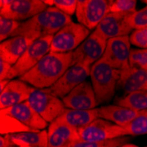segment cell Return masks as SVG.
<instances>
[{
	"instance_id": "f546056e",
	"label": "cell",
	"mask_w": 147,
	"mask_h": 147,
	"mask_svg": "<svg viewBox=\"0 0 147 147\" xmlns=\"http://www.w3.org/2000/svg\"><path fill=\"white\" fill-rule=\"evenodd\" d=\"M136 0H115L109 1V12L132 13L136 11Z\"/></svg>"
},
{
	"instance_id": "277c9868",
	"label": "cell",
	"mask_w": 147,
	"mask_h": 147,
	"mask_svg": "<svg viewBox=\"0 0 147 147\" xmlns=\"http://www.w3.org/2000/svg\"><path fill=\"white\" fill-rule=\"evenodd\" d=\"M53 36H47L37 39L25 51L18 62L11 66V69L6 77L7 80L17 77H22L41 61L50 52Z\"/></svg>"
},
{
	"instance_id": "8992f818",
	"label": "cell",
	"mask_w": 147,
	"mask_h": 147,
	"mask_svg": "<svg viewBox=\"0 0 147 147\" xmlns=\"http://www.w3.org/2000/svg\"><path fill=\"white\" fill-rule=\"evenodd\" d=\"M28 102L47 123H50L66 109L63 100L52 94L48 89H34L28 99Z\"/></svg>"
},
{
	"instance_id": "4dcf8cb0",
	"label": "cell",
	"mask_w": 147,
	"mask_h": 147,
	"mask_svg": "<svg viewBox=\"0 0 147 147\" xmlns=\"http://www.w3.org/2000/svg\"><path fill=\"white\" fill-rule=\"evenodd\" d=\"M129 42L139 49H147V28L133 31L129 35Z\"/></svg>"
},
{
	"instance_id": "74e56055",
	"label": "cell",
	"mask_w": 147,
	"mask_h": 147,
	"mask_svg": "<svg viewBox=\"0 0 147 147\" xmlns=\"http://www.w3.org/2000/svg\"><path fill=\"white\" fill-rule=\"evenodd\" d=\"M143 3H145L146 5H147V0H143V1H142Z\"/></svg>"
},
{
	"instance_id": "7a4b0ae2",
	"label": "cell",
	"mask_w": 147,
	"mask_h": 147,
	"mask_svg": "<svg viewBox=\"0 0 147 147\" xmlns=\"http://www.w3.org/2000/svg\"><path fill=\"white\" fill-rule=\"evenodd\" d=\"M71 17L57 7H48L32 19L21 22L13 36H24L32 41L47 36H54L64 26L70 24Z\"/></svg>"
},
{
	"instance_id": "52a82bcc",
	"label": "cell",
	"mask_w": 147,
	"mask_h": 147,
	"mask_svg": "<svg viewBox=\"0 0 147 147\" xmlns=\"http://www.w3.org/2000/svg\"><path fill=\"white\" fill-rule=\"evenodd\" d=\"M107 42L102 36L92 31L90 35L78 46L73 52L72 65L81 64L91 68L97 61H99L106 49Z\"/></svg>"
},
{
	"instance_id": "484cf974",
	"label": "cell",
	"mask_w": 147,
	"mask_h": 147,
	"mask_svg": "<svg viewBox=\"0 0 147 147\" xmlns=\"http://www.w3.org/2000/svg\"><path fill=\"white\" fill-rule=\"evenodd\" d=\"M126 140L127 138H119L101 142H89L79 139L71 143L67 147H121Z\"/></svg>"
},
{
	"instance_id": "e0dca14e",
	"label": "cell",
	"mask_w": 147,
	"mask_h": 147,
	"mask_svg": "<svg viewBox=\"0 0 147 147\" xmlns=\"http://www.w3.org/2000/svg\"><path fill=\"white\" fill-rule=\"evenodd\" d=\"M79 139L77 129L58 119L52 122L48 128V147H67Z\"/></svg>"
},
{
	"instance_id": "836d02e7",
	"label": "cell",
	"mask_w": 147,
	"mask_h": 147,
	"mask_svg": "<svg viewBox=\"0 0 147 147\" xmlns=\"http://www.w3.org/2000/svg\"><path fill=\"white\" fill-rule=\"evenodd\" d=\"M12 144L10 142V140L5 136H1L0 138V147H12Z\"/></svg>"
},
{
	"instance_id": "4316f807",
	"label": "cell",
	"mask_w": 147,
	"mask_h": 147,
	"mask_svg": "<svg viewBox=\"0 0 147 147\" xmlns=\"http://www.w3.org/2000/svg\"><path fill=\"white\" fill-rule=\"evenodd\" d=\"M20 22L7 19L5 17H0V41L4 42L11 38L12 34L20 28Z\"/></svg>"
},
{
	"instance_id": "8fae6325",
	"label": "cell",
	"mask_w": 147,
	"mask_h": 147,
	"mask_svg": "<svg viewBox=\"0 0 147 147\" xmlns=\"http://www.w3.org/2000/svg\"><path fill=\"white\" fill-rule=\"evenodd\" d=\"M130 50L129 35L109 39L100 60L116 70L123 71L129 67Z\"/></svg>"
},
{
	"instance_id": "d590c367",
	"label": "cell",
	"mask_w": 147,
	"mask_h": 147,
	"mask_svg": "<svg viewBox=\"0 0 147 147\" xmlns=\"http://www.w3.org/2000/svg\"><path fill=\"white\" fill-rule=\"evenodd\" d=\"M43 3L47 5H54V3H55V0H42Z\"/></svg>"
},
{
	"instance_id": "7c38bea8",
	"label": "cell",
	"mask_w": 147,
	"mask_h": 147,
	"mask_svg": "<svg viewBox=\"0 0 147 147\" xmlns=\"http://www.w3.org/2000/svg\"><path fill=\"white\" fill-rule=\"evenodd\" d=\"M90 71L91 68L84 65L74 64L63 73L54 85L47 89L52 94L63 99L67 96L76 86L86 81V78L90 76Z\"/></svg>"
},
{
	"instance_id": "8d00e7d4",
	"label": "cell",
	"mask_w": 147,
	"mask_h": 147,
	"mask_svg": "<svg viewBox=\"0 0 147 147\" xmlns=\"http://www.w3.org/2000/svg\"><path fill=\"white\" fill-rule=\"evenodd\" d=\"M121 147H138V145H135V144H124Z\"/></svg>"
},
{
	"instance_id": "4fadbf2b",
	"label": "cell",
	"mask_w": 147,
	"mask_h": 147,
	"mask_svg": "<svg viewBox=\"0 0 147 147\" xmlns=\"http://www.w3.org/2000/svg\"><path fill=\"white\" fill-rule=\"evenodd\" d=\"M129 14L130 13L109 12L100 21L94 31L107 41L116 37L127 36L133 30L128 22Z\"/></svg>"
},
{
	"instance_id": "603a6c76",
	"label": "cell",
	"mask_w": 147,
	"mask_h": 147,
	"mask_svg": "<svg viewBox=\"0 0 147 147\" xmlns=\"http://www.w3.org/2000/svg\"><path fill=\"white\" fill-rule=\"evenodd\" d=\"M116 105L137 111L147 109V91H138L128 93L126 96L119 99Z\"/></svg>"
},
{
	"instance_id": "3957f363",
	"label": "cell",
	"mask_w": 147,
	"mask_h": 147,
	"mask_svg": "<svg viewBox=\"0 0 147 147\" xmlns=\"http://www.w3.org/2000/svg\"><path fill=\"white\" fill-rule=\"evenodd\" d=\"M120 75L121 71L111 67L100 59L91 67V84L98 105L109 102L113 98Z\"/></svg>"
},
{
	"instance_id": "9c48e42d",
	"label": "cell",
	"mask_w": 147,
	"mask_h": 147,
	"mask_svg": "<svg viewBox=\"0 0 147 147\" xmlns=\"http://www.w3.org/2000/svg\"><path fill=\"white\" fill-rule=\"evenodd\" d=\"M78 135L81 140L89 142H101L128 136L124 127L101 118H97L88 126L79 129Z\"/></svg>"
},
{
	"instance_id": "5bb4252c",
	"label": "cell",
	"mask_w": 147,
	"mask_h": 147,
	"mask_svg": "<svg viewBox=\"0 0 147 147\" xmlns=\"http://www.w3.org/2000/svg\"><path fill=\"white\" fill-rule=\"evenodd\" d=\"M62 100L65 108L70 109H94L98 105L92 86L86 80L76 86Z\"/></svg>"
},
{
	"instance_id": "1f68e13d",
	"label": "cell",
	"mask_w": 147,
	"mask_h": 147,
	"mask_svg": "<svg viewBox=\"0 0 147 147\" xmlns=\"http://www.w3.org/2000/svg\"><path fill=\"white\" fill-rule=\"evenodd\" d=\"M54 5L66 15L71 16L76 13L78 0H55Z\"/></svg>"
},
{
	"instance_id": "d6a6232c",
	"label": "cell",
	"mask_w": 147,
	"mask_h": 147,
	"mask_svg": "<svg viewBox=\"0 0 147 147\" xmlns=\"http://www.w3.org/2000/svg\"><path fill=\"white\" fill-rule=\"evenodd\" d=\"M11 66L12 65H11L10 63L0 59V80L6 79V77L11 69Z\"/></svg>"
},
{
	"instance_id": "d6986e66",
	"label": "cell",
	"mask_w": 147,
	"mask_h": 147,
	"mask_svg": "<svg viewBox=\"0 0 147 147\" xmlns=\"http://www.w3.org/2000/svg\"><path fill=\"white\" fill-rule=\"evenodd\" d=\"M117 86L125 92L147 91V71L131 67L121 71Z\"/></svg>"
},
{
	"instance_id": "6da1fadb",
	"label": "cell",
	"mask_w": 147,
	"mask_h": 147,
	"mask_svg": "<svg viewBox=\"0 0 147 147\" xmlns=\"http://www.w3.org/2000/svg\"><path fill=\"white\" fill-rule=\"evenodd\" d=\"M73 54L49 53L33 69L20 78L35 89H47L54 85L71 66Z\"/></svg>"
},
{
	"instance_id": "ffe728a7",
	"label": "cell",
	"mask_w": 147,
	"mask_h": 147,
	"mask_svg": "<svg viewBox=\"0 0 147 147\" xmlns=\"http://www.w3.org/2000/svg\"><path fill=\"white\" fill-rule=\"evenodd\" d=\"M139 111L124 108L119 105H109L98 109L99 118L114 123L116 125L125 127L138 115Z\"/></svg>"
},
{
	"instance_id": "7402d4cb",
	"label": "cell",
	"mask_w": 147,
	"mask_h": 147,
	"mask_svg": "<svg viewBox=\"0 0 147 147\" xmlns=\"http://www.w3.org/2000/svg\"><path fill=\"white\" fill-rule=\"evenodd\" d=\"M12 145L18 147H48V131L20 132L5 135Z\"/></svg>"
},
{
	"instance_id": "ba28073f",
	"label": "cell",
	"mask_w": 147,
	"mask_h": 147,
	"mask_svg": "<svg viewBox=\"0 0 147 147\" xmlns=\"http://www.w3.org/2000/svg\"><path fill=\"white\" fill-rule=\"evenodd\" d=\"M48 8L42 0H2L0 1L1 16L20 20H28Z\"/></svg>"
},
{
	"instance_id": "44dd1931",
	"label": "cell",
	"mask_w": 147,
	"mask_h": 147,
	"mask_svg": "<svg viewBox=\"0 0 147 147\" xmlns=\"http://www.w3.org/2000/svg\"><path fill=\"white\" fill-rule=\"evenodd\" d=\"M97 118H99L98 109L88 110L66 109L57 119L78 130L88 126Z\"/></svg>"
},
{
	"instance_id": "cb8c5ba5",
	"label": "cell",
	"mask_w": 147,
	"mask_h": 147,
	"mask_svg": "<svg viewBox=\"0 0 147 147\" xmlns=\"http://www.w3.org/2000/svg\"><path fill=\"white\" fill-rule=\"evenodd\" d=\"M34 131L26 126L19 120L8 115L1 114V135H10V134H16L20 132H31ZM41 131V130H40ZM37 132V131H36Z\"/></svg>"
},
{
	"instance_id": "e575fe53",
	"label": "cell",
	"mask_w": 147,
	"mask_h": 147,
	"mask_svg": "<svg viewBox=\"0 0 147 147\" xmlns=\"http://www.w3.org/2000/svg\"><path fill=\"white\" fill-rule=\"evenodd\" d=\"M9 81H10V80H7V79L0 80V92H1L5 88V86H7V84L9 83Z\"/></svg>"
},
{
	"instance_id": "f1b7e54d",
	"label": "cell",
	"mask_w": 147,
	"mask_h": 147,
	"mask_svg": "<svg viewBox=\"0 0 147 147\" xmlns=\"http://www.w3.org/2000/svg\"><path fill=\"white\" fill-rule=\"evenodd\" d=\"M128 22L133 30L147 28V5L129 14Z\"/></svg>"
},
{
	"instance_id": "9a60e30c",
	"label": "cell",
	"mask_w": 147,
	"mask_h": 147,
	"mask_svg": "<svg viewBox=\"0 0 147 147\" xmlns=\"http://www.w3.org/2000/svg\"><path fill=\"white\" fill-rule=\"evenodd\" d=\"M0 114L8 115L16 118L20 123L34 131L43 130L48 126V123L33 109L28 100L1 109Z\"/></svg>"
},
{
	"instance_id": "5b68a950",
	"label": "cell",
	"mask_w": 147,
	"mask_h": 147,
	"mask_svg": "<svg viewBox=\"0 0 147 147\" xmlns=\"http://www.w3.org/2000/svg\"><path fill=\"white\" fill-rule=\"evenodd\" d=\"M89 35L90 30L86 26L71 22L53 36L50 53L73 52Z\"/></svg>"
},
{
	"instance_id": "d4e9b609",
	"label": "cell",
	"mask_w": 147,
	"mask_h": 147,
	"mask_svg": "<svg viewBox=\"0 0 147 147\" xmlns=\"http://www.w3.org/2000/svg\"><path fill=\"white\" fill-rule=\"evenodd\" d=\"M128 136L147 134V109L139 111L137 117L124 127Z\"/></svg>"
},
{
	"instance_id": "83f0119b",
	"label": "cell",
	"mask_w": 147,
	"mask_h": 147,
	"mask_svg": "<svg viewBox=\"0 0 147 147\" xmlns=\"http://www.w3.org/2000/svg\"><path fill=\"white\" fill-rule=\"evenodd\" d=\"M129 61L131 67L147 71V49H132Z\"/></svg>"
},
{
	"instance_id": "ac0fdd59",
	"label": "cell",
	"mask_w": 147,
	"mask_h": 147,
	"mask_svg": "<svg viewBox=\"0 0 147 147\" xmlns=\"http://www.w3.org/2000/svg\"><path fill=\"white\" fill-rule=\"evenodd\" d=\"M34 41L24 36H13L0 44V59L14 65Z\"/></svg>"
},
{
	"instance_id": "30bf717a",
	"label": "cell",
	"mask_w": 147,
	"mask_h": 147,
	"mask_svg": "<svg viewBox=\"0 0 147 147\" xmlns=\"http://www.w3.org/2000/svg\"><path fill=\"white\" fill-rule=\"evenodd\" d=\"M109 13V1L107 0H78L76 17L79 24L89 30L98 26L104 17Z\"/></svg>"
},
{
	"instance_id": "2e32d148",
	"label": "cell",
	"mask_w": 147,
	"mask_h": 147,
	"mask_svg": "<svg viewBox=\"0 0 147 147\" xmlns=\"http://www.w3.org/2000/svg\"><path fill=\"white\" fill-rule=\"evenodd\" d=\"M34 87L19 79L10 80L5 88L0 93V108L5 109L10 107L28 101Z\"/></svg>"
}]
</instances>
